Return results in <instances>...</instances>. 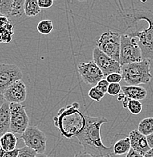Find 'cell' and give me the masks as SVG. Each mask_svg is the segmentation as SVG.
<instances>
[{
	"label": "cell",
	"instance_id": "obj_1",
	"mask_svg": "<svg viewBox=\"0 0 153 157\" xmlns=\"http://www.w3.org/2000/svg\"><path fill=\"white\" fill-rule=\"evenodd\" d=\"M118 27L122 34H127L138 40L143 58L153 60V13L149 11L148 27H143L135 15L133 8L118 9L117 12Z\"/></svg>",
	"mask_w": 153,
	"mask_h": 157
},
{
	"label": "cell",
	"instance_id": "obj_2",
	"mask_svg": "<svg viewBox=\"0 0 153 157\" xmlns=\"http://www.w3.org/2000/svg\"><path fill=\"white\" fill-rule=\"evenodd\" d=\"M85 116V126L76 137L84 151L96 157L111 156L113 153V145L107 147L101 138V127L108 122L104 117Z\"/></svg>",
	"mask_w": 153,
	"mask_h": 157
},
{
	"label": "cell",
	"instance_id": "obj_3",
	"mask_svg": "<svg viewBox=\"0 0 153 157\" xmlns=\"http://www.w3.org/2000/svg\"><path fill=\"white\" fill-rule=\"evenodd\" d=\"M80 104L74 102L61 108L53 118L54 124L58 128L62 137L70 139L76 137L85 126V116L79 110Z\"/></svg>",
	"mask_w": 153,
	"mask_h": 157
},
{
	"label": "cell",
	"instance_id": "obj_4",
	"mask_svg": "<svg viewBox=\"0 0 153 157\" xmlns=\"http://www.w3.org/2000/svg\"><path fill=\"white\" fill-rule=\"evenodd\" d=\"M121 74L122 79L129 86L147 84L152 77L150 71V63L149 60L146 59L121 66Z\"/></svg>",
	"mask_w": 153,
	"mask_h": 157
},
{
	"label": "cell",
	"instance_id": "obj_5",
	"mask_svg": "<svg viewBox=\"0 0 153 157\" xmlns=\"http://www.w3.org/2000/svg\"><path fill=\"white\" fill-rule=\"evenodd\" d=\"M143 60L138 40L127 34H121L120 64L121 66Z\"/></svg>",
	"mask_w": 153,
	"mask_h": 157
},
{
	"label": "cell",
	"instance_id": "obj_6",
	"mask_svg": "<svg viewBox=\"0 0 153 157\" xmlns=\"http://www.w3.org/2000/svg\"><path fill=\"white\" fill-rule=\"evenodd\" d=\"M121 36V34L119 33L108 30L103 33L97 41V48L119 63Z\"/></svg>",
	"mask_w": 153,
	"mask_h": 157
},
{
	"label": "cell",
	"instance_id": "obj_7",
	"mask_svg": "<svg viewBox=\"0 0 153 157\" xmlns=\"http://www.w3.org/2000/svg\"><path fill=\"white\" fill-rule=\"evenodd\" d=\"M20 137L24 140L25 147L35 150L37 154L44 153L47 138L45 133L37 126H29Z\"/></svg>",
	"mask_w": 153,
	"mask_h": 157
},
{
	"label": "cell",
	"instance_id": "obj_8",
	"mask_svg": "<svg viewBox=\"0 0 153 157\" xmlns=\"http://www.w3.org/2000/svg\"><path fill=\"white\" fill-rule=\"evenodd\" d=\"M11 114V132L22 135L29 127V117L25 106L21 104H9Z\"/></svg>",
	"mask_w": 153,
	"mask_h": 157
},
{
	"label": "cell",
	"instance_id": "obj_9",
	"mask_svg": "<svg viewBox=\"0 0 153 157\" xmlns=\"http://www.w3.org/2000/svg\"><path fill=\"white\" fill-rule=\"evenodd\" d=\"M93 60L101 70L104 77L111 73H121V65L119 62L109 58L97 47L93 49Z\"/></svg>",
	"mask_w": 153,
	"mask_h": 157
},
{
	"label": "cell",
	"instance_id": "obj_10",
	"mask_svg": "<svg viewBox=\"0 0 153 157\" xmlns=\"http://www.w3.org/2000/svg\"><path fill=\"white\" fill-rule=\"evenodd\" d=\"M22 77V72L16 65L0 64V92L3 94L8 88L17 81L21 80Z\"/></svg>",
	"mask_w": 153,
	"mask_h": 157
},
{
	"label": "cell",
	"instance_id": "obj_11",
	"mask_svg": "<svg viewBox=\"0 0 153 157\" xmlns=\"http://www.w3.org/2000/svg\"><path fill=\"white\" fill-rule=\"evenodd\" d=\"M77 70L83 81L93 87H96L99 82L104 78L101 70L93 61L79 63Z\"/></svg>",
	"mask_w": 153,
	"mask_h": 157
},
{
	"label": "cell",
	"instance_id": "obj_12",
	"mask_svg": "<svg viewBox=\"0 0 153 157\" xmlns=\"http://www.w3.org/2000/svg\"><path fill=\"white\" fill-rule=\"evenodd\" d=\"M5 100L9 104H21L27 98V88L22 80L11 85L3 93Z\"/></svg>",
	"mask_w": 153,
	"mask_h": 157
},
{
	"label": "cell",
	"instance_id": "obj_13",
	"mask_svg": "<svg viewBox=\"0 0 153 157\" xmlns=\"http://www.w3.org/2000/svg\"><path fill=\"white\" fill-rule=\"evenodd\" d=\"M128 137L131 142V149L139 153L142 156H144L146 153L150 150L146 137L142 135L137 129L131 131Z\"/></svg>",
	"mask_w": 153,
	"mask_h": 157
},
{
	"label": "cell",
	"instance_id": "obj_14",
	"mask_svg": "<svg viewBox=\"0 0 153 157\" xmlns=\"http://www.w3.org/2000/svg\"><path fill=\"white\" fill-rule=\"evenodd\" d=\"M121 91L127 98L131 100L141 101L147 96V91L142 86H123Z\"/></svg>",
	"mask_w": 153,
	"mask_h": 157
},
{
	"label": "cell",
	"instance_id": "obj_15",
	"mask_svg": "<svg viewBox=\"0 0 153 157\" xmlns=\"http://www.w3.org/2000/svg\"><path fill=\"white\" fill-rule=\"evenodd\" d=\"M11 114L9 103L6 102L0 108V137L11 132Z\"/></svg>",
	"mask_w": 153,
	"mask_h": 157
},
{
	"label": "cell",
	"instance_id": "obj_16",
	"mask_svg": "<svg viewBox=\"0 0 153 157\" xmlns=\"http://www.w3.org/2000/svg\"><path fill=\"white\" fill-rule=\"evenodd\" d=\"M18 138L12 132H8L0 137V148L5 151H12L17 146Z\"/></svg>",
	"mask_w": 153,
	"mask_h": 157
},
{
	"label": "cell",
	"instance_id": "obj_17",
	"mask_svg": "<svg viewBox=\"0 0 153 157\" xmlns=\"http://www.w3.org/2000/svg\"><path fill=\"white\" fill-rule=\"evenodd\" d=\"M131 149V142L128 137L120 139L113 145V153L115 155H124Z\"/></svg>",
	"mask_w": 153,
	"mask_h": 157
},
{
	"label": "cell",
	"instance_id": "obj_18",
	"mask_svg": "<svg viewBox=\"0 0 153 157\" xmlns=\"http://www.w3.org/2000/svg\"><path fill=\"white\" fill-rule=\"evenodd\" d=\"M41 12L37 0H26L24 2V14L27 17H35Z\"/></svg>",
	"mask_w": 153,
	"mask_h": 157
},
{
	"label": "cell",
	"instance_id": "obj_19",
	"mask_svg": "<svg viewBox=\"0 0 153 157\" xmlns=\"http://www.w3.org/2000/svg\"><path fill=\"white\" fill-rule=\"evenodd\" d=\"M138 131L147 137L153 133V117H148L141 120L138 125Z\"/></svg>",
	"mask_w": 153,
	"mask_h": 157
},
{
	"label": "cell",
	"instance_id": "obj_20",
	"mask_svg": "<svg viewBox=\"0 0 153 157\" xmlns=\"http://www.w3.org/2000/svg\"><path fill=\"white\" fill-rule=\"evenodd\" d=\"M12 24H7L5 27H0V36H1V43H10L12 40V36L14 35Z\"/></svg>",
	"mask_w": 153,
	"mask_h": 157
},
{
	"label": "cell",
	"instance_id": "obj_21",
	"mask_svg": "<svg viewBox=\"0 0 153 157\" xmlns=\"http://www.w3.org/2000/svg\"><path fill=\"white\" fill-rule=\"evenodd\" d=\"M24 0H13L10 17H18L24 14Z\"/></svg>",
	"mask_w": 153,
	"mask_h": 157
},
{
	"label": "cell",
	"instance_id": "obj_22",
	"mask_svg": "<svg viewBox=\"0 0 153 157\" xmlns=\"http://www.w3.org/2000/svg\"><path fill=\"white\" fill-rule=\"evenodd\" d=\"M53 29V24L51 20H42L37 25V30L42 35H48Z\"/></svg>",
	"mask_w": 153,
	"mask_h": 157
},
{
	"label": "cell",
	"instance_id": "obj_23",
	"mask_svg": "<svg viewBox=\"0 0 153 157\" xmlns=\"http://www.w3.org/2000/svg\"><path fill=\"white\" fill-rule=\"evenodd\" d=\"M13 0H0V14L10 18Z\"/></svg>",
	"mask_w": 153,
	"mask_h": 157
},
{
	"label": "cell",
	"instance_id": "obj_24",
	"mask_svg": "<svg viewBox=\"0 0 153 157\" xmlns=\"http://www.w3.org/2000/svg\"><path fill=\"white\" fill-rule=\"evenodd\" d=\"M127 109L130 111L134 115H138L141 113L143 109V104L139 101H136V100H129L127 107Z\"/></svg>",
	"mask_w": 153,
	"mask_h": 157
},
{
	"label": "cell",
	"instance_id": "obj_25",
	"mask_svg": "<svg viewBox=\"0 0 153 157\" xmlns=\"http://www.w3.org/2000/svg\"><path fill=\"white\" fill-rule=\"evenodd\" d=\"M88 96L89 98H91L93 101H96V102H99L104 98L105 94L101 92L96 87H92L91 89L89 91Z\"/></svg>",
	"mask_w": 153,
	"mask_h": 157
},
{
	"label": "cell",
	"instance_id": "obj_26",
	"mask_svg": "<svg viewBox=\"0 0 153 157\" xmlns=\"http://www.w3.org/2000/svg\"><path fill=\"white\" fill-rule=\"evenodd\" d=\"M37 152L27 147H24L23 148L19 149V153L18 157H36Z\"/></svg>",
	"mask_w": 153,
	"mask_h": 157
},
{
	"label": "cell",
	"instance_id": "obj_27",
	"mask_svg": "<svg viewBox=\"0 0 153 157\" xmlns=\"http://www.w3.org/2000/svg\"><path fill=\"white\" fill-rule=\"evenodd\" d=\"M121 86H120L119 83H115V84H109L107 93L111 96H116L121 93Z\"/></svg>",
	"mask_w": 153,
	"mask_h": 157
},
{
	"label": "cell",
	"instance_id": "obj_28",
	"mask_svg": "<svg viewBox=\"0 0 153 157\" xmlns=\"http://www.w3.org/2000/svg\"><path fill=\"white\" fill-rule=\"evenodd\" d=\"M109 84H115V83H119L122 80V76L121 73H111L105 77Z\"/></svg>",
	"mask_w": 153,
	"mask_h": 157
},
{
	"label": "cell",
	"instance_id": "obj_29",
	"mask_svg": "<svg viewBox=\"0 0 153 157\" xmlns=\"http://www.w3.org/2000/svg\"><path fill=\"white\" fill-rule=\"evenodd\" d=\"M108 86H109V83L107 82V80L105 78H103V79L100 80L98 82V84L96 85V87L101 92H103V94H106L107 91H108Z\"/></svg>",
	"mask_w": 153,
	"mask_h": 157
},
{
	"label": "cell",
	"instance_id": "obj_30",
	"mask_svg": "<svg viewBox=\"0 0 153 157\" xmlns=\"http://www.w3.org/2000/svg\"><path fill=\"white\" fill-rule=\"evenodd\" d=\"M19 149L16 148L12 151H5L0 148V157H18Z\"/></svg>",
	"mask_w": 153,
	"mask_h": 157
},
{
	"label": "cell",
	"instance_id": "obj_31",
	"mask_svg": "<svg viewBox=\"0 0 153 157\" xmlns=\"http://www.w3.org/2000/svg\"><path fill=\"white\" fill-rule=\"evenodd\" d=\"M39 7L41 9H49L53 5L52 0H38Z\"/></svg>",
	"mask_w": 153,
	"mask_h": 157
},
{
	"label": "cell",
	"instance_id": "obj_32",
	"mask_svg": "<svg viewBox=\"0 0 153 157\" xmlns=\"http://www.w3.org/2000/svg\"><path fill=\"white\" fill-rule=\"evenodd\" d=\"M11 23L10 19L8 18L7 17H5V16H0V27H5L6 25L9 24Z\"/></svg>",
	"mask_w": 153,
	"mask_h": 157
},
{
	"label": "cell",
	"instance_id": "obj_33",
	"mask_svg": "<svg viewBox=\"0 0 153 157\" xmlns=\"http://www.w3.org/2000/svg\"><path fill=\"white\" fill-rule=\"evenodd\" d=\"M126 157H144V156H142L141 154H139V153H137V152L134 151L133 149H131V150H129V152L127 153Z\"/></svg>",
	"mask_w": 153,
	"mask_h": 157
},
{
	"label": "cell",
	"instance_id": "obj_34",
	"mask_svg": "<svg viewBox=\"0 0 153 157\" xmlns=\"http://www.w3.org/2000/svg\"><path fill=\"white\" fill-rule=\"evenodd\" d=\"M74 157H96V156H92L91 154H90V153H87V152L85 151H80L75 154Z\"/></svg>",
	"mask_w": 153,
	"mask_h": 157
},
{
	"label": "cell",
	"instance_id": "obj_35",
	"mask_svg": "<svg viewBox=\"0 0 153 157\" xmlns=\"http://www.w3.org/2000/svg\"><path fill=\"white\" fill-rule=\"evenodd\" d=\"M146 139H147L148 144H149L150 149H153V133L146 137Z\"/></svg>",
	"mask_w": 153,
	"mask_h": 157
},
{
	"label": "cell",
	"instance_id": "obj_36",
	"mask_svg": "<svg viewBox=\"0 0 153 157\" xmlns=\"http://www.w3.org/2000/svg\"><path fill=\"white\" fill-rule=\"evenodd\" d=\"M125 98H126V96H125V94H124V93L121 92V93H119V94H118V98H117V100H118V101H123L125 99Z\"/></svg>",
	"mask_w": 153,
	"mask_h": 157
},
{
	"label": "cell",
	"instance_id": "obj_37",
	"mask_svg": "<svg viewBox=\"0 0 153 157\" xmlns=\"http://www.w3.org/2000/svg\"><path fill=\"white\" fill-rule=\"evenodd\" d=\"M6 102V100H5V98H4V96H3V94L2 93L0 92V108L2 107V106Z\"/></svg>",
	"mask_w": 153,
	"mask_h": 157
},
{
	"label": "cell",
	"instance_id": "obj_38",
	"mask_svg": "<svg viewBox=\"0 0 153 157\" xmlns=\"http://www.w3.org/2000/svg\"><path fill=\"white\" fill-rule=\"evenodd\" d=\"M129 100H130V98L126 97L124 101H123V107H124V109L125 108L127 109V104H128V102H129Z\"/></svg>",
	"mask_w": 153,
	"mask_h": 157
},
{
	"label": "cell",
	"instance_id": "obj_39",
	"mask_svg": "<svg viewBox=\"0 0 153 157\" xmlns=\"http://www.w3.org/2000/svg\"><path fill=\"white\" fill-rule=\"evenodd\" d=\"M144 157H153V149H150V150L146 153Z\"/></svg>",
	"mask_w": 153,
	"mask_h": 157
},
{
	"label": "cell",
	"instance_id": "obj_40",
	"mask_svg": "<svg viewBox=\"0 0 153 157\" xmlns=\"http://www.w3.org/2000/svg\"><path fill=\"white\" fill-rule=\"evenodd\" d=\"M36 157H49V156H47V155L44 154V153H41V154H37Z\"/></svg>",
	"mask_w": 153,
	"mask_h": 157
},
{
	"label": "cell",
	"instance_id": "obj_41",
	"mask_svg": "<svg viewBox=\"0 0 153 157\" xmlns=\"http://www.w3.org/2000/svg\"><path fill=\"white\" fill-rule=\"evenodd\" d=\"M0 42H1V36H0Z\"/></svg>",
	"mask_w": 153,
	"mask_h": 157
},
{
	"label": "cell",
	"instance_id": "obj_42",
	"mask_svg": "<svg viewBox=\"0 0 153 157\" xmlns=\"http://www.w3.org/2000/svg\"><path fill=\"white\" fill-rule=\"evenodd\" d=\"M108 157H111V156H108Z\"/></svg>",
	"mask_w": 153,
	"mask_h": 157
},
{
	"label": "cell",
	"instance_id": "obj_43",
	"mask_svg": "<svg viewBox=\"0 0 153 157\" xmlns=\"http://www.w3.org/2000/svg\"><path fill=\"white\" fill-rule=\"evenodd\" d=\"M103 157H108V156H103Z\"/></svg>",
	"mask_w": 153,
	"mask_h": 157
},
{
	"label": "cell",
	"instance_id": "obj_44",
	"mask_svg": "<svg viewBox=\"0 0 153 157\" xmlns=\"http://www.w3.org/2000/svg\"><path fill=\"white\" fill-rule=\"evenodd\" d=\"M0 16H1V14H0Z\"/></svg>",
	"mask_w": 153,
	"mask_h": 157
}]
</instances>
